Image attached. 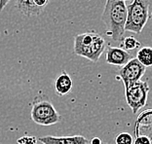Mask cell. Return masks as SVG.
Listing matches in <instances>:
<instances>
[{
  "instance_id": "6da1fadb",
  "label": "cell",
  "mask_w": 152,
  "mask_h": 144,
  "mask_svg": "<svg viewBox=\"0 0 152 144\" xmlns=\"http://www.w3.org/2000/svg\"><path fill=\"white\" fill-rule=\"evenodd\" d=\"M128 17L127 4L123 0H106L102 20L106 26V35L116 43L124 39Z\"/></svg>"
},
{
  "instance_id": "7a4b0ae2",
  "label": "cell",
  "mask_w": 152,
  "mask_h": 144,
  "mask_svg": "<svg viewBox=\"0 0 152 144\" xmlns=\"http://www.w3.org/2000/svg\"><path fill=\"white\" fill-rule=\"evenodd\" d=\"M30 117L35 124L43 127L56 125L61 120V116L54 107L53 103L44 95L34 97Z\"/></svg>"
},
{
  "instance_id": "3957f363",
  "label": "cell",
  "mask_w": 152,
  "mask_h": 144,
  "mask_svg": "<svg viewBox=\"0 0 152 144\" xmlns=\"http://www.w3.org/2000/svg\"><path fill=\"white\" fill-rule=\"evenodd\" d=\"M128 17L125 30L140 34L149 19V1L133 0L127 5Z\"/></svg>"
},
{
  "instance_id": "277c9868",
  "label": "cell",
  "mask_w": 152,
  "mask_h": 144,
  "mask_svg": "<svg viewBox=\"0 0 152 144\" xmlns=\"http://www.w3.org/2000/svg\"><path fill=\"white\" fill-rule=\"evenodd\" d=\"M149 90V85L145 81L134 82L125 88L127 104L132 109L134 114H137L140 109L145 106Z\"/></svg>"
},
{
  "instance_id": "5b68a950",
  "label": "cell",
  "mask_w": 152,
  "mask_h": 144,
  "mask_svg": "<svg viewBox=\"0 0 152 144\" xmlns=\"http://www.w3.org/2000/svg\"><path fill=\"white\" fill-rule=\"evenodd\" d=\"M146 67L143 66L137 57L131 60L125 66L121 67L118 70L116 79L122 81L124 87H128L130 84L134 83V82L140 81L141 77L145 73Z\"/></svg>"
},
{
  "instance_id": "8992f818",
  "label": "cell",
  "mask_w": 152,
  "mask_h": 144,
  "mask_svg": "<svg viewBox=\"0 0 152 144\" xmlns=\"http://www.w3.org/2000/svg\"><path fill=\"white\" fill-rule=\"evenodd\" d=\"M134 59L133 56L129 52H127L121 47L108 46L106 48V63L110 65L123 67Z\"/></svg>"
},
{
  "instance_id": "52a82bcc",
  "label": "cell",
  "mask_w": 152,
  "mask_h": 144,
  "mask_svg": "<svg viewBox=\"0 0 152 144\" xmlns=\"http://www.w3.org/2000/svg\"><path fill=\"white\" fill-rule=\"evenodd\" d=\"M105 48V40L99 34L96 33V36L93 41V43L90 46L86 47L85 49H83L81 52H79L77 56L85 57V59L91 60L93 63H96L99 60L102 53L104 52Z\"/></svg>"
},
{
  "instance_id": "ba28073f",
  "label": "cell",
  "mask_w": 152,
  "mask_h": 144,
  "mask_svg": "<svg viewBox=\"0 0 152 144\" xmlns=\"http://www.w3.org/2000/svg\"><path fill=\"white\" fill-rule=\"evenodd\" d=\"M39 141L43 144H88L89 140L83 135H68V136H43L39 137Z\"/></svg>"
},
{
  "instance_id": "9c48e42d",
  "label": "cell",
  "mask_w": 152,
  "mask_h": 144,
  "mask_svg": "<svg viewBox=\"0 0 152 144\" xmlns=\"http://www.w3.org/2000/svg\"><path fill=\"white\" fill-rule=\"evenodd\" d=\"M72 88H73V81L71 77L66 73V71H63L55 81V91L61 97L70 92Z\"/></svg>"
},
{
  "instance_id": "30bf717a",
  "label": "cell",
  "mask_w": 152,
  "mask_h": 144,
  "mask_svg": "<svg viewBox=\"0 0 152 144\" xmlns=\"http://www.w3.org/2000/svg\"><path fill=\"white\" fill-rule=\"evenodd\" d=\"M15 3L19 12L23 16L32 17L39 15V12L33 4V0H15Z\"/></svg>"
},
{
  "instance_id": "8fae6325",
  "label": "cell",
  "mask_w": 152,
  "mask_h": 144,
  "mask_svg": "<svg viewBox=\"0 0 152 144\" xmlns=\"http://www.w3.org/2000/svg\"><path fill=\"white\" fill-rule=\"evenodd\" d=\"M137 59L145 67L152 66V48L142 47L137 51Z\"/></svg>"
},
{
  "instance_id": "7c38bea8",
  "label": "cell",
  "mask_w": 152,
  "mask_h": 144,
  "mask_svg": "<svg viewBox=\"0 0 152 144\" xmlns=\"http://www.w3.org/2000/svg\"><path fill=\"white\" fill-rule=\"evenodd\" d=\"M120 47L125 51H127V52H130V51L139 49L140 47V43L134 37L128 36L122 40V42L120 43Z\"/></svg>"
},
{
  "instance_id": "4fadbf2b",
  "label": "cell",
  "mask_w": 152,
  "mask_h": 144,
  "mask_svg": "<svg viewBox=\"0 0 152 144\" xmlns=\"http://www.w3.org/2000/svg\"><path fill=\"white\" fill-rule=\"evenodd\" d=\"M116 144H134L133 136L129 132H121L116 136Z\"/></svg>"
},
{
  "instance_id": "5bb4252c",
  "label": "cell",
  "mask_w": 152,
  "mask_h": 144,
  "mask_svg": "<svg viewBox=\"0 0 152 144\" xmlns=\"http://www.w3.org/2000/svg\"><path fill=\"white\" fill-rule=\"evenodd\" d=\"M18 144H37V138L33 135H23L17 140Z\"/></svg>"
},
{
  "instance_id": "9a60e30c",
  "label": "cell",
  "mask_w": 152,
  "mask_h": 144,
  "mask_svg": "<svg viewBox=\"0 0 152 144\" xmlns=\"http://www.w3.org/2000/svg\"><path fill=\"white\" fill-rule=\"evenodd\" d=\"M134 144H152V141L146 135H137Z\"/></svg>"
},
{
  "instance_id": "2e32d148",
  "label": "cell",
  "mask_w": 152,
  "mask_h": 144,
  "mask_svg": "<svg viewBox=\"0 0 152 144\" xmlns=\"http://www.w3.org/2000/svg\"><path fill=\"white\" fill-rule=\"evenodd\" d=\"M10 0H0V12L5 8L6 5L8 4Z\"/></svg>"
},
{
  "instance_id": "e0dca14e",
  "label": "cell",
  "mask_w": 152,
  "mask_h": 144,
  "mask_svg": "<svg viewBox=\"0 0 152 144\" xmlns=\"http://www.w3.org/2000/svg\"><path fill=\"white\" fill-rule=\"evenodd\" d=\"M90 144H102V141L101 140V138L94 137L91 140V141H90Z\"/></svg>"
},
{
  "instance_id": "ac0fdd59",
  "label": "cell",
  "mask_w": 152,
  "mask_h": 144,
  "mask_svg": "<svg viewBox=\"0 0 152 144\" xmlns=\"http://www.w3.org/2000/svg\"><path fill=\"white\" fill-rule=\"evenodd\" d=\"M88 144H90V142H89ZM102 144H108V143H106V142H102Z\"/></svg>"
},
{
  "instance_id": "d6986e66",
  "label": "cell",
  "mask_w": 152,
  "mask_h": 144,
  "mask_svg": "<svg viewBox=\"0 0 152 144\" xmlns=\"http://www.w3.org/2000/svg\"><path fill=\"white\" fill-rule=\"evenodd\" d=\"M123 1H125V2H126V1H129V0H123ZM132 1H133V0H132Z\"/></svg>"
}]
</instances>
